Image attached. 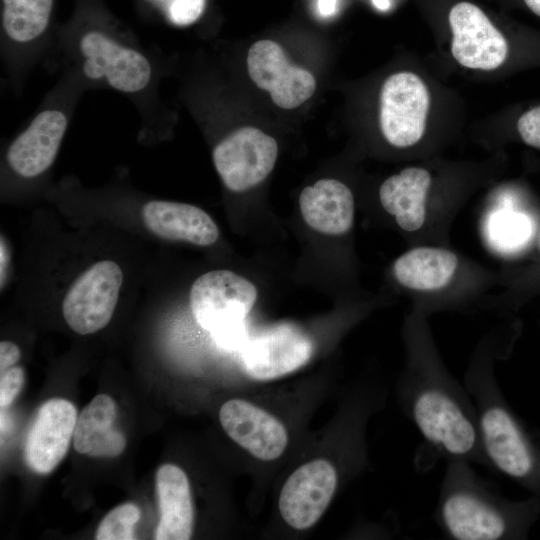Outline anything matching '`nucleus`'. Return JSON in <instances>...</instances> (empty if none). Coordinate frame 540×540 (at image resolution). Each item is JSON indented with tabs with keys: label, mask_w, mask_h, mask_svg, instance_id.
<instances>
[{
	"label": "nucleus",
	"mask_w": 540,
	"mask_h": 540,
	"mask_svg": "<svg viewBox=\"0 0 540 540\" xmlns=\"http://www.w3.org/2000/svg\"><path fill=\"white\" fill-rule=\"evenodd\" d=\"M401 392L408 416L430 448L447 460L464 459L488 467L471 396L422 349L413 355Z\"/></svg>",
	"instance_id": "obj_1"
},
{
	"label": "nucleus",
	"mask_w": 540,
	"mask_h": 540,
	"mask_svg": "<svg viewBox=\"0 0 540 540\" xmlns=\"http://www.w3.org/2000/svg\"><path fill=\"white\" fill-rule=\"evenodd\" d=\"M464 459H448L440 486L436 520L448 538L502 540L513 535V504Z\"/></svg>",
	"instance_id": "obj_2"
},
{
	"label": "nucleus",
	"mask_w": 540,
	"mask_h": 540,
	"mask_svg": "<svg viewBox=\"0 0 540 540\" xmlns=\"http://www.w3.org/2000/svg\"><path fill=\"white\" fill-rule=\"evenodd\" d=\"M463 384L476 409L488 467L515 480H529L537 470V456L503 399L492 365H473Z\"/></svg>",
	"instance_id": "obj_3"
},
{
	"label": "nucleus",
	"mask_w": 540,
	"mask_h": 540,
	"mask_svg": "<svg viewBox=\"0 0 540 540\" xmlns=\"http://www.w3.org/2000/svg\"><path fill=\"white\" fill-rule=\"evenodd\" d=\"M256 299L254 284L229 270H213L201 275L189 293L196 322L220 347L238 351L248 337L246 317Z\"/></svg>",
	"instance_id": "obj_4"
},
{
	"label": "nucleus",
	"mask_w": 540,
	"mask_h": 540,
	"mask_svg": "<svg viewBox=\"0 0 540 540\" xmlns=\"http://www.w3.org/2000/svg\"><path fill=\"white\" fill-rule=\"evenodd\" d=\"M77 50L81 71L91 81L126 94L140 93L152 81L149 59L102 29L90 28L82 32Z\"/></svg>",
	"instance_id": "obj_5"
},
{
	"label": "nucleus",
	"mask_w": 540,
	"mask_h": 540,
	"mask_svg": "<svg viewBox=\"0 0 540 540\" xmlns=\"http://www.w3.org/2000/svg\"><path fill=\"white\" fill-rule=\"evenodd\" d=\"M312 354L310 337L292 323H278L248 334L239 349L244 372L259 381L273 380L301 368Z\"/></svg>",
	"instance_id": "obj_6"
},
{
	"label": "nucleus",
	"mask_w": 540,
	"mask_h": 540,
	"mask_svg": "<svg viewBox=\"0 0 540 540\" xmlns=\"http://www.w3.org/2000/svg\"><path fill=\"white\" fill-rule=\"evenodd\" d=\"M123 281L122 270L111 260L95 263L72 284L62 303L68 326L87 335L104 328L114 313Z\"/></svg>",
	"instance_id": "obj_7"
},
{
	"label": "nucleus",
	"mask_w": 540,
	"mask_h": 540,
	"mask_svg": "<svg viewBox=\"0 0 540 540\" xmlns=\"http://www.w3.org/2000/svg\"><path fill=\"white\" fill-rule=\"evenodd\" d=\"M430 106L426 84L413 72H397L386 78L380 93L379 122L385 139L405 148L422 138Z\"/></svg>",
	"instance_id": "obj_8"
},
{
	"label": "nucleus",
	"mask_w": 540,
	"mask_h": 540,
	"mask_svg": "<svg viewBox=\"0 0 540 540\" xmlns=\"http://www.w3.org/2000/svg\"><path fill=\"white\" fill-rule=\"evenodd\" d=\"M278 155L276 140L258 128L241 127L214 148V166L231 191L242 192L262 182L272 171Z\"/></svg>",
	"instance_id": "obj_9"
},
{
	"label": "nucleus",
	"mask_w": 540,
	"mask_h": 540,
	"mask_svg": "<svg viewBox=\"0 0 540 540\" xmlns=\"http://www.w3.org/2000/svg\"><path fill=\"white\" fill-rule=\"evenodd\" d=\"M247 69L256 86L269 92L272 101L280 108L300 106L316 89L313 75L291 64L283 48L272 40H260L251 45Z\"/></svg>",
	"instance_id": "obj_10"
},
{
	"label": "nucleus",
	"mask_w": 540,
	"mask_h": 540,
	"mask_svg": "<svg viewBox=\"0 0 540 540\" xmlns=\"http://www.w3.org/2000/svg\"><path fill=\"white\" fill-rule=\"evenodd\" d=\"M451 52L462 66L494 70L508 55V43L486 14L469 2L455 4L449 12Z\"/></svg>",
	"instance_id": "obj_11"
},
{
	"label": "nucleus",
	"mask_w": 540,
	"mask_h": 540,
	"mask_svg": "<svg viewBox=\"0 0 540 540\" xmlns=\"http://www.w3.org/2000/svg\"><path fill=\"white\" fill-rule=\"evenodd\" d=\"M338 475L327 460L315 459L297 468L286 480L279 511L294 529L312 527L325 512L337 488Z\"/></svg>",
	"instance_id": "obj_12"
},
{
	"label": "nucleus",
	"mask_w": 540,
	"mask_h": 540,
	"mask_svg": "<svg viewBox=\"0 0 540 540\" xmlns=\"http://www.w3.org/2000/svg\"><path fill=\"white\" fill-rule=\"evenodd\" d=\"M77 411L63 398L43 403L28 431L25 459L38 474L52 472L65 457L74 436Z\"/></svg>",
	"instance_id": "obj_13"
},
{
	"label": "nucleus",
	"mask_w": 540,
	"mask_h": 540,
	"mask_svg": "<svg viewBox=\"0 0 540 540\" xmlns=\"http://www.w3.org/2000/svg\"><path fill=\"white\" fill-rule=\"evenodd\" d=\"M219 419L226 434L254 457L277 459L288 443L284 425L264 409L241 399L225 402Z\"/></svg>",
	"instance_id": "obj_14"
},
{
	"label": "nucleus",
	"mask_w": 540,
	"mask_h": 540,
	"mask_svg": "<svg viewBox=\"0 0 540 540\" xmlns=\"http://www.w3.org/2000/svg\"><path fill=\"white\" fill-rule=\"evenodd\" d=\"M68 122L63 109L50 107L39 111L7 150L11 170L24 178L44 173L57 156Z\"/></svg>",
	"instance_id": "obj_15"
},
{
	"label": "nucleus",
	"mask_w": 540,
	"mask_h": 540,
	"mask_svg": "<svg viewBox=\"0 0 540 540\" xmlns=\"http://www.w3.org/2000/svg\"><path fill=\"white\" fill-rule=\"evenodd\" d=\"M142 219L148 230L164 239L208 246L219 237L212 218L190 204L153 200L143 206Z\"/></svg>",
	"instance_id": "obj_16"
},
{
	"label": "nucleus",
	"mask_w": 540,
	"mask_h": 540,
	"mask_svg": "<svg viewBox=\"0 0 540 540\" xmlns=\"http://www.w3.org/2000/svg\"><path fill=\"white\" fill-rule=\"evenodd\" d=\"M159 522L154 539L188 540L192 536L194 508L189 480L174 464H164L156 473Z\"/></svg>",
	"instance_id": "obj_17"
},
{
	"label": "nucleus",
	"mask_w": 540,
	"mask_h": 540,
	"mask_svg": "<svg viewBox=\"0 0 540 540\" xmlns=\"http://www.w3.org/2000/svg\"><path fill=\"white\" fill-rule=\"evenodd\" d=\"M299 205L305 222L328 235L348 232L354 221V197L351 190L335 179H321L304 188Z\"/></svg>",
	"instance_id": "obj_18"
},
{
	"label": "nucleus",
	"mask_w": 540,
	"mask_h": 540,
	"mask_svg": "<svg viewBox=\"0 0 540 540\" xmlns=\"http://www.w3.org/2000/svg\"><path fill=\"white\" fill-rule=\"evenodd\" d=\"M117 406L107 394L95 396L77 417L73 445L90 457H116L126 447V438L116 426Z\"/></svg>",
	"instance_id": "obj_19"
},
{
	"label": "nucleus",
	"mask_w": 540,
	"mask_h": 540,
	"mask_svg": "<svg viewBox=\"0 0 540 540\" xmlns=\"http://www.w3.org/2000/svg\"><path fill=\"white\" fill-rule=\"evenodd\" d=\"M430 173L420 167H408L387 178L380 186L379 198L386 212L394 216L405 231H416L426 218V197Z\"/></svg>",
	"instance_id": "obj_20"
},
{
	"label": "nucleus",
	"mask_w": 540,
	"mask_h": 540,
	"mask_svg": "<svg viewBox=\"0 0 540 540\" xmlns=\"http://www.w3.org/2000/svg\"><path fill=\"white\" fill-rule=\"evenodd\" d=\"M457 265V256L447 249L417 247L395 261L393 272L396 280L409 289L434 291L450 282Z\"/></svg>",
	"instance_id": "obj_21"
},
{
	"label": "nucleus",
	"mask_w": 540,
	"mask_h": 540,
	"mask_svg": "<svg viewBox=\"0 0 540 540\" xmlns=\"http://www.w3.org/2000/svg\"><path fill=\"white\" fill-rule=\"evenodd\" d=\"M1 27L8 41L26 46L47 30L54 0H1Z\"/></svg>",
	"instance_id": "obj_22"
},
{
	"label": "nucleus",
	"mask_w": 540,
	"mask_h": 540,
	"mask_svg": "<svg viewBox=\"0 0 540 540\" xmlns=\"http://www.w3.org/2000/svg\"><path fill=\"white\" fill-rule=\"evenodd\" d=\"M490 245L504 254L523 250L535 232L533 217L514 206H501L489 213L485 223Z\"/></svg>",
	"instance_id": "obj_23"
},
{
	"label": "nucleus",
	"mask_w": 540,
	"mask_h": 540,
	"mask_svg": "<svg viewBox=\"0 0 540 540\" xmlns=\"http://www.w3.org/2000/svg\"><path fill=\"white\" fill-rule=\"evenodd\" d=\"M140 517L141 512L137 505L123 503L105 515L98 526L95 539L133 540L134 527Z\"/></svg>",
	"instance_id": "obj_24"
},
{
	"label": "nucleus",
	"mask_w": 540,
	"mask_h": 540,
	"mask_svg": "<svg viewBox=\"0 0 540 540\" xmlns=\"http://www.w3.org/2000/svg\"><path fill=\"white\" fill-rule=\"evenodd\" d=\"M165 18L176 26H188L203 14L206 0H152Z\"/></svg>",
	"instance_id": "obj_25"
},
{
	"label": "nucleus",
	"mask_w": 540,
	"mask_h": 540,
	"mask_svg": "<svg viewBox=\"0 0 540 540\" xmlns=\"http://www.w3.org/2000/svg\"><path fill=\"white\" fill-rule=\"evenodd\" d=\"M25 381V372L22 367H11L1 373L0 378V405L9 406L20 393Z\"/></svg>",
	"instance_id": "obj_26"
},
{
	"label": "nucleus",
	"mask_w": 540,
	"mask_h": 540,
	"mask_svg": "<svg viewBox=\"0 0 540 540\" xmlns=\"http://www.w3.org/2000/svg\"><path fill=\"white\" fill-rule=\"evenodd\" d=\"M517 129L527 145L540 149V106L524 112L518 119Z\"/></svg>",
	"instance_id": "obj_27"
},
{
	"label": "nucleus",
	"mask_w": 540,
	"mask_h": 540,
	"mask_svg": "<svg viewBox=\"0 0 540 540\" xmlns=\"http://www.w3.org/2000/svg\"><path fill=\"white\" fill-rule=\"evenodd\" d=\"M21 352L19 347L10 341L0 343V371L3 373L13 367L20 359Z\"/></svg>",
	"instance_id": "obj_28"
},
{
	"label": "nucleus",
	"mask_w": 540,
	"mask_h": 540,
	"mask_svg": "<svg viewBox=\"0 0 540 540\" xmlns=\"http://www.w3.org/2000/svg\"><path fill=\"white\" fill-rule=\"evenodd\" d=\"M10 261V253L8 246L4 240L3 237H1L0 242V281H1V289L3 288L6 277H7V271Z\"/></svg>",
	"instance_id": "obj_29"
},
{
	"label": "nucleus",
	"mask_w": 540,
	"mask_h": 540,
	"mask_svg": "<svg viewBox=\"0 0 540 540\" xmlns=\"http://www.w3.org/2000/svg\"><path fill=\"white\" fill-rule=\"evenodd\" d=\"M337 0H318V9L323 16L332 15L335 12Z\"/></svg>",
	"instance_id": "obj_30"
},
{
	"label": "nucleus",
	"mask_w": 540,
	"mask_h": 540,
	"mask_svg": "<svg viewBox=\"0 0 540 540\" xmlns=\"http://www.w3.org/2000/svg\"><path fill=\"white\" fill-rule=\"evenodd\" d=\"M523 2L532 13L540 17V0H523Z\"/></svg>",
	"instance_id": "obj_31"
},
{
	"label": "nucleus",
	"mask_w": 540,
	"mask_h": 540,
	"mask_svg": "<svg viewBox=\"0 0 540 540\" xmlns=\"http://www.w3.org/2000/svg\"><path fill=\"white\" fill-rule=\"evenodd\" d=\"M374 6L381 11H386L390 7L389 0H372Z\"/></svg>",
	"instance_id": "obj_32"
}]
</instances>
